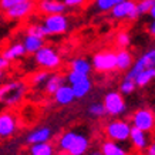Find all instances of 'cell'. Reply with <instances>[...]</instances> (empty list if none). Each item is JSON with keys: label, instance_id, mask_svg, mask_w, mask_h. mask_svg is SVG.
I'll return each instance as SVG.
<instances>
[{"label": "cell", "instance_id": "obj_11", "mask_svg": "<svg viewBox=\"0 0 155 155\" xmlns=\"http://www.w3.org/2000/svg\"><path fill=\"white\" fill-rule=\"evenodd\" d=\"M36 9V3L33 0H24L19 5L13 6L12 9L6 10V17L10 20H23L28 17Z\"/></svg>", "mask_w": 155, "mask_h": 155}, {"label": "cell", "instance_id": "obj_30", "mask_svg": "<svg viewBox=\"0 0 155 155\" xmlns=\"http://www.w3.org/2000/svg\"><path fill=\"white\" fill-rule=\"evenodd\" d=\"M88 114L94 118H103L105 114V108L103 103H93L88 105Z\"/></svg>", "mask_w": 155, "mask_h": 155}, {"label": "cell", "instance_id": "obj_7", "mask_svg": "<svg viewBox=\"0 0 155 155\" xmlns=\"http://www.w3.org/2000/svg\"><path fill=\"white\" fill-rule=\"evenodd\" d=\"M131 124L134 128L150 134L155 131V113L150 108H140L131 115Z\"/></svg>", "mask_w": 155, "mask_h": 155}, {"label": "cell", "instance_id": "obj_3", "mask_svg": "<svg viewBox=\"0 0 155 155\" xmlns=\"http://www.w3.org/2000/svg\"><path fill=\"white\" fill-rule=\"evenodd\" d=\"M34 61L43 70H56L61 66V57L56 48L51 46H43L38 51L33 54Z\"/></svg>", "mask_w": 155, "mask_h": 155}, {"label": "cell", "instance_id": "obj_10", "mask_svg": "<svg viewBox=\"0 0 155 155\" xmlns=\"http://www.w3.org/2000/svg\"><path fill=\"white\" fill-rule=\"evenodd\" d=\"M152 67H155V47L150 48V50L144 53L141 57H138V58L134 61V64L131 66V68L127 71L125 77L134 80L137 75H138V73H141V71L145 70V68H152Z\"/></svg>", "mask_w": 155, "mask_h": 155}, {"label": "cell", "instance_id": "obj_35", "mask_svg": "<svg viewBox=\"0 0 155 155\" xmlns=\"http://www.w3.org/2000/svg\"><path fill=\"white\" fill-rule=\"evenodd\" d=\"M87 2V0H63L66 7H80Z\"/></svg>", "mask_w": 155, "mask_h": 155}, {"label": "cell", "instance_id": "obj_13", "mask_svg": "<svg viewBox=\"0 0 155 155\" xmlns=\"http://www.w3.org/2000/svg\"><path fill=\"white\" fill-rule=\"evenodd\" d=\"M37 9L44 16L47 14H63L66 12V5L63 0H40L37 3Z\"/></svg>", "mask_w": 155, "mask_h": 155}, {"label": "cell", "instance_id": "obj_24", "mask_svg": "<svg viewBox=\"0 0 155 155\" xmlns=\"http://www.w3.org/2000/svg\"><path fill=\"white\" fill-rule=\"evenodd\" d=\"M71 88H73L75 98H84L85 95L91 91V88H93V83L90 80V77H85L84 80H81L71 85Z\"/></svg>", "mask_w": 155, "mask_h": 155}, {"label": "cell", "instance_id": "obj_15", "mask_svg": "<svg viewBox=\"0 0 155 155\" xmlns=\"http://www.w3.org/2000/svg\"><path fill=\"white\" fill-rule=\"evenodd\" d=\"M128 141L131 142V145L134 147V150L137 151H145L148 144H150V140H148V134L138 128H131V132H130V140Z\"/></svg>", "mask_w": 155, "mask_h": 155}, {"label": "cell", "instance_id": "obj_29", "mask_svg": "<svg viewBox=\"0 0 155 155\" xmlns=\"http://www.w3.org/2000/svg\"><path fill=\"white\" fill-rule=\"evenodd\" d=\"M26 34L36 36V37H40V38L47 37L46 30H44V27H43L41 23H31L30 26H27V28H26Z\"/></svg>", "mask_w": 155, "mask_h": 155}, {"label": "cell", "instance_id": "obj_26", "mask_svg": "<svg viewBox=\"0 0 155 155\" xmlns=\"http://www.w3.org/2000/svg\"><path fill=\"white\" fill-rule=\"evenodd\" d=\"M48 75H50V73H48V70H40V71H36L31 77H30V84L33 85V87H44V84H46V81H47Z\"/></svg>", "mask_w": 155, "mask_h": 155}, {"label": "cell", "instance_id": "obj_12", "mask_svg": "<svg viewBox=\"0 0 155 155\" xmlns=\"http://www.w3.org/2000/svg\"><path fill=\"white\" fill-rule=\"evenodd\" d=\"M19 122L12 113H0V138H9L17 131Z\"/></svg>", "mask_w": 155, "mask_h": 155}, {"label": "cell", "instance_id": "obj_18", "mask_svg": "<svg viewBox=\"0 0 155 155\" xmlns=\"http://www.w3.org/2000/svg\"><path fill=\"white\" fill-rule=\"evenodd\" d=\"M66 77L63 74H58V73H54V74H50L48 75L47 81H46V84H44V91L47 93V94H54L57 90L60 88L61 85L66 84Z\"/></svg>", "mask_w": 155, "mask_h": 155}, {"label": "cell", "instance_id": "obj_41", "mask_svg": "<svg viewBox=\"0 0 155 155\" xmlns=\"http://www.w3.org/2000/svg\"><path fill=\"white\" fill-rule=\"evenodd\" d=\"M3 78H5V71L0 70V81H3Z\"/></svg>", "mask_w": 155, "mask_h": 155}, {"label": "cell", "instance_id": "obj_19", "mask_svg": "<svg viewBox=\"0 0 155 155\" xmlns=\"http://www.w3.org/2000/svg\"><path fill=\"white\" fill-rule=\"evenodd\" d=\"M21 44H23L24 50H26V54H34V53L38 51V50L44 46V38L26 34L23 38V41H21Z\"/></svg>", "mask_w": 155, "mask_h": 155}, {"label": "cell", "instance_id": "obj_27", "mask_svg": "<svg viewBox=\"0 0 155 155\" xmlns=\"http://www.w3.org/2000/svg\"><path fill=\"white\" fill-rule=\"evenodd\" d=\"M120 2H122V0H94V7L98 10V12L108 13L114 6L118 5Z\"/></svg>", "mask_w": 155, "mask_h": 155}, {"label": "cell", "instance_id": "obj_21", "mask_svg": "<svg viewBox=\"0 0 155 155\" xmlns=\"http://www.w3.org/2000/svg\"><path fill=\"white\" fill-rule=\"evenodd\" d=\"M100 151H101L103 155H130L124 147L120 145V142L111 141V140L104 141L101 144V150Z\"/></svg>", "mask_w": 155, "mask_h": 155}, {"label": "cell", "instance_id": "obj_20", "mask_svg": "<svg viewBox=\"0 0 155 155\" xmlns=\"http://www.w3.org/2000/svg\"><path fill=\"white\" fill-rule=\"evenodd\" d=\"M70 70L80 73V74L88 75L93 70V66H91V61L84 58V57H75L70 61Z\"/></svg>", "mask_w": 155, "mask_h": 155}, {"label": "cell", "instance_id": "obj_40", "mask_svg": "<svg viewBox=\"0 0 155 155\" xmlns=\"http://www.w3.org/2000/svg\"><path fill=\"white\" fill-rule=\"evenodd\" d=\"M85 155H103V154H101V151H90Z\"/></svg>", "mask_w": 155, "mask_h": 155}, {"label": "cell", "instance_id": "obj_6", "mask_svg": "<svg viewBox=\"0 0 155 155\" xmlns=\"http://www.w3.org/2000/svg\"><path fill=\"white\" fill-rule=\"evenodd\" d=\"M41 24L44 30H46L47 36H60V34H64L68 30L70 21H68V19H67V16L64 13L47 14V16H44Z\"/></svg>", "mask_w": 155, "mask_h": 155}, {"label": "cell", "instance_id": "obj_2", "mask_svg": "<svg viewBox=\"0 0 155 155\" xmlns=\"http://www.w3.org/2000/svg\"><path fill=\"white\" fill-rule=\"evenodd\" d=\"M27 93V84L24 81L13 80L0 85V104L6 107H14L23 101Z\"/></svg>", "mask_w": 155, "mask_h": 155}, {"label": "cell", "instance_id": "obj_9", "mask_svg": "<svg viewBox=\"0 0 155 155\" xmlns=\"http://www.w3.org/2000/svg\"><path fill=\"white\" fill-rule=\"evenodd\" d=\"M91 66L98 73H111L115 70V53L100 51L95 53L91 60Z\"/></svg>", "mask_w": 155, "mask_h": 155}, {"label": "cell", "instance_id": "obj_4", "mask_svg": "<svg viewBox=\"0 0 155 155\" xmlns=\"http://www.w3.org/2000/svg\"><path fill=\"white\" fill-rule=\"evenodd\" d=\"M132 125L125 120H114L110 121L104 128V132L108 140L115 142H127L130 140V132Z\"/></svg>", "mask_w": 155, "mask_h": 155}, {"label": "cell", "instance_id": "obj_8", "mask_svg": "<svg viewBox=\"0 0 155 155\" xmlns=\"http://www.w3.org/2000/svg\"><path fill=\"white\" fill-rule=\"evenodd\" d=\"M110 16L114 20H135L140 16L135 9V0H122L110 10Z\"/></svg>", "mask_w": 155, "mask_h": 155}, {"label": "cell", "instance_id": "obj_42", "mask_svg": "<svg viewBox=\"0 0 155 155\" xmlns=\"http://www.w3.org/2000/svg\"><path fill=\"white\" fill-rule=\"evenodd\" d=\"M61 155H71V154H67V152H63V154Z\"/></svg>", "mask_w": 155, "mask_h": 155}, {"label": "cell", "instance_id": "obj_36", "mask_svg": "<svg viewBox=\"0 0 155 155\" xmlns=\"http://www.w3.org/2000/svg\"><path fill=\"white\" fill-rule=\"evenodd\" d=\"M9 66H10V61H7L5 57L0 54V70L5 71L6 68H9Z\"/></svg>", "mask_w": 155, "mask_h": 155}, {"label": "cell", "instance_id": "obj_33", "mask_svg": "<svg viewBox=\"0 0 155 155\" xmlns=\"http://www.w3.org/2000/svg\"><path fill=\"white\" fill-rule=\"evenodd\" d=\"M85 77H88V75H84V74H80V73H75V71H68V74L66 75V80L68 81V84L73 85L75 83H78V81L84 80Z\"/></svg>", "mask_w": 155, "mask_h": 155}, {"label": "cell", "instance_id": "obj_25", "mask_svg": "<svg viewBox=\"0 0 155 155\" xmlns=\"http://www.w3.org/2000/svg\"><path fill=\"white\" fill-rule=\"evenodd\" d=\"M154 80H155V67L142 70L141 73H138V75L134 78L137 87H145V85H148L151 81H154Z\"/></svg>", "mask_w": 155, "mask_h": 155}, {"label": "cell", "instance_id": "obj_22", "mask_svg": "<svg viewBox=\"0 0 155 155\" xmlns=\"http://www.w3.org/2000/svg\"><path fill=\"white\" fill-rule=\"evenodd\" d=\"M24 54H26V50H24L21 43H13V44H10L9 47L5 48L3 53H2V56L5 57L7 61L19 60L20 57H23Z\"/></svg>", "mask_w": 155, "mask_h": 155}, {"label": "cell", "instance_id": "obj_37", "mask_svg": "<svg viewBox=\"0 0 155 155\" xmlns=\"http://www.w3.org/2000/svg\"><path fill=\"white\" fill-rule=\"evenodd\" d=\"M145 155H155V141L150 142L145 150Z\"/></svg>", "mask_w": 155, "mask_h": 155}, {"label": "cell", "instance_id": "obj_23", "mask_svg": "<svg viewBox=\"0 0 155 155\" xmlns=\"http://www.w3.org/2000/svg\"><path fill=\"white\" fill-rule=\"evenodd\" d=\"M28 155H56V147L51 142L31 144L28 148Z\"/></svg>", "mask_w": 155, "mask_h": 155}, {"label": "cell", "instance_id": "obj_5", "mask_svg": "<svg viewBox=\"0 0 155 155\" xmlns=\"http://www.w3.org/2000/svg\"><path fill=\"white\" fill-rule=\"evenodd\" d=\"M103 104L105 108V114L110 117H121L127 111V103L124 100V95L120 91H108L104 95Z\"/></svg>", "mask_w": 155, "mask_h": 155}, {"label": "cell", "instance_id": "obj_14", "mask_svg": "<svg viewBox=\"0 0 155 155\" xmlns=\"http://www.w3.org/2000/svg\"><path fill=\"white\" fill-rule=\"evenodd\" d=\"M53 138V131L51 128L48 127H40V128H36L33 131H30L26 137V141L27 144H41V142H48L51 141Z\"/></svg>", "mask_w": 155, "mask_h": 155}, {"label": "cell", "instance_id": "obj_32", "mask_svg": "<svg viewBox=\"0 0 155 155\" xmlns=\"http://www.w3.org/2000/svg\"><path fill=\"white\" fill-rule=\"evenodd\" d=\"M115 41H117L120 48H127L128 46L131 44V36H130L127 31H120V33H117Z\"/></svg>", "mask_w": 155, "mask_h": 155}, {"label": "cell", "instance_id": "obj_17", "mask_svg": "<svg viewBox=\"0 0 155 155\" xmlns=\"http://www.w3.org/2000/svg\"><path fill=\"white\" fill-rule=\"evenodd\" d=\"M53 98H54L56 104H58V105H68V104H71L74 101L75 97H74V93H73L71 85L64 84V85H61L60 88L53 94Z\"/></svg>", "mask_w": 155, "mask_h": 155}, {"label": "cell", "instance_id": "obj_38", "mask_svg": "<svg viewBox=\"0 0 155 155\" xmlns=\"http://www.w3.org/2000/svg\"><path fill=\"white\" fill-rule=\"evenodd\" d=\"M148 33H150L151 36L155 38V20H152V21H151V24L148 26Z\"/></svg>", "mask_w": 155, "mask_h": 155}, {"label": "cell", "instance_id": "obj_31", "mask_svg": "<svg viewBox=\"0 0 155 155\" xmlns=\"http://www.w3.org/2000/svg\"><path fill=\"white\" fill-rule=\"evenodd\" d=\"M154 2L155 0H138V2H135V9L138 16H144V14L150 13Z\"/></svg>", "mask_w": 155, "mask_h": 155}, {"label": "cell", "instance_id": "obj_34", "mask_svg": "<svg viewBox=\"0 0 155 155\" xmlns=\"http://www.w3.org/2000/svg\"><path fill=\"white\" fill-rule=\"evenodd\" d=\"M21 2H24V0H0V9L6 12V10L12 9L13 6L19 5V3H21Z\"/></svg>", "mask_w": 155, "mask_h": 155}, {"label": "cell", "instance_id": "obj_1", "mask_svg": "<svg viewBox=\"0 0 155 155\" xmlns=\"http://www.w3.org/2000/svg\"><path fill=\"white\" fill-rule=\"evenodd\" d=\"M57 147L61 152L71 155H85L90 150V138L83 132L70 130L58 137Z\"/></svg>", "mask_w": 155, "mask_h": 155}, {"label": "cell", "instance_id": "obj_28", "mask_svg": "<svg viewBox=\"0 0 155 155\" xmlns=\"http://www.w3.org/2000/svg\"><path fill=\"white\" fill-rule=\"evenodd\" d=\"M137 85H135V81L132 80V78H128V77H124L121 81V84H120V93L122 95H130L132 94L134 91H135Z\"/></svg>", "mask_w": 155, "mask_h": 155}, {"label": "cell", "instance_id": "obj_39", "mask_svg": "<svg viewBox=\"0 0 155 155\" xmlns=\"http://www.w3.org/2000/svg\"><path fill=\"white\" fill-rule=\"evenodd\" d=\"M152 17V20H155V2H154V5H152V7H151V10H150V13H148Z\"/></svg>", "mask_w": 155, "mask_h": 155}, {"label": "cell", "instance_id": "obj_16", "mask_svg": "<svg viewBox=\"0 0 155 155\" xmlns=\"http://www.w3.org/2000/svg\"><path fill=\"white\" fill-rule=\"evenodd\" d=\"M134 64L132 53L128 51L127 48H120L115 53V68L120 71H128Z\"/></svg>", "mask_w": 155, "mask_h": 155}]
</instances>
